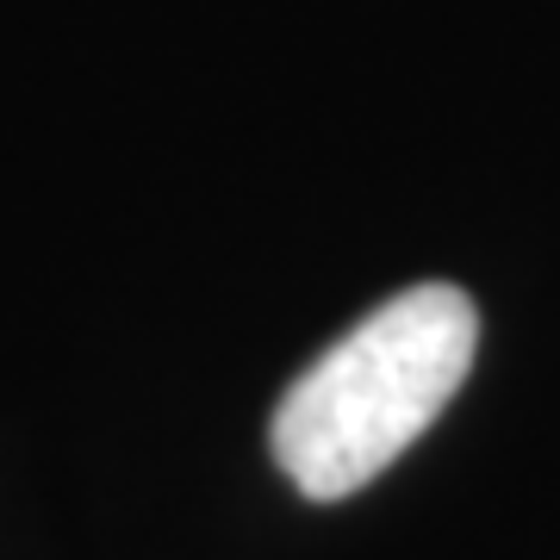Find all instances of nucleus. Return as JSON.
I'll list each match as a JSON object with an SVG mask.
<instances>
[{"label":"nucleus","mask_w":560,"mask_h":560,"mask_svg":"<svg viewBox=\"0 0 560 560\" xmlns=\"http://www.w3.org/2000/svg\"><path fill=\"white\" fill-rule=\"evenodd\" d=\"M480 349V312L448 280L405 287L330 342L275 405L268 442L305 499H349L442 418Z\"/></svg>","instance_id":"f257e3e1"}]
</instances>
